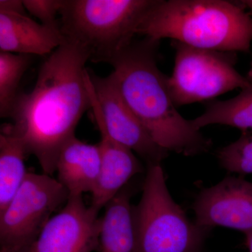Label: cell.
Returning <instances> with one entry per match:
<instances>
[{
  "label": "cell",
  "mask_w": 252,
  "mask_h": 252,
  "mask_svg": "<svg viewBox=\"0 0 252 252\" xmlns=\"http://www.w3.org/2000/svg\"><path fill=\"white\" fill-rule=\"evenodd\" d=\"M26 11V8L21 0H1L0 1V11L27 15Z\"/></svg>",
  "instance_id": "cell-20"
},
{
  "label": "cell",
  "mask_w": 252,
  "mask_h": 252,
  "mask_svg": "<svg viewBox=\"0 0 252 252\" xmlns=\"http://www.w3.org/2000/svg\"><path fill=\"white\" fill-rule=\"evenodd\" d=\"M158 0H63L59 20L64 39L85 48L91 60L107 62L137 35Z\"/></svg>",
  "instance_id": "cell-4"
},
{
  "label": "cell",
  "mask_w": 252,
  "mask_h": 252,
  "mask_svg": "<svg viewBox=\"0 0 252 252\" xmlns=\"http://www.w3.org/2000/svg\"><path fill=\"white\" fill-rule=\"evenodd\" d=\"M160 41L134 39L106 63L126 103L152 139L167 152L185 157L207 153L211 139L196 130L177 111L168 88V77L158 66Z\"/></svg>",
  "instance_id": "cell-2"
},
{
  "label": "cell",
  "mask_w": 252,
  "mask_h": 252,
  "mask_svg": "<svg viewBox=\"0 0 252 252\" xmlns=\"http://www.w3.org/2000/svg\"><path fill=\"white\" fill-rule=\"evenodd\" d=\"M196 130L213 124L252 130V81L240 94L228 100H215L206 106L202 115L190 120Z\"/></svg>",
  "instance_id": "cell-16"
},
{
  "label": "cell",
  "mask_w": 252,
  "mask_h": 252,
  "mask_svg": "<svg viewBox=\"0 0 252 252\" xmlns=\"http://www.w3.org/2000/svg\"><path fill=\"white\" fill-rule=\"evenodd\" d=\"M175 67L168 88L176 107L215 98L251 81L236 70L235 52L199 49L172 41Z\"/></svg>",
  "instance_id": "cell-6"
},
{
  "label": "cell",
  "mask_w": 252,
  "mask_h": 252,
  "mask_svg": "<svg viewBox=\"0 0 252 252\" xmlns=\"http://www.w3.org/2000/svg\"><path fill=\"white\" fill-rule=\"evenodd\" d=\"M85 79L94 120L100 132L101 166L98 182L93 191L90 206L97 212L107 206L132 177L144 171L140 160L133 152L119 143L109 135L104 126L98 102L93 88L90 74L86 71Z\"/></svg>",
  "instance_id": "cell-11"
},
{
  "label": "cell",
  "mask_w": 252,
  "mask_h": 252,
  "mask_svg": "<svg viewBox=\"0 0 252 252\" xmlns=\"http://www.w3.org/2000/svg\"><path fill=\"white\" fill-rule=\"evenodd\" d=\"M90 77L104 126L111 137L137 154L147 167L161 165L169 152L152 139L126 103L114 74L105 77L90 74Z\"/></svg>",
  "instance_id": "cell-8"
},
{
  "label": "cell",
  "mask_w": 252,
  "mask_h": 252,
  "mask_svg": "<svg viewBox=\"0 0 252 252\" xmlns=\"http://www.w3.org/2000/svg\"><path fill=\"white\" fill-rule=\"evenodd\" d=\"M28 12L41 21V24L51 27H60L56 18L62 9L63 0H23Z\"/></svg>",
  "instance_id": "cell-19"
},
{
  "label": "cell",
  "mask_w": 252,
  "mask_h": 252,
  "mask_svg": "<svg viewBox=\"0 0 252 252\" xmlns=\"http://www.w3.org/2000/svg\"><path fill=\"white\" fill-rule=\"evenodd\" d=\"M130 193L123 189L106 206L101 218L99 252H136Z\"/></svg>",
  "instance_id": "cell-14"
},
{
  "label": "cell",
  "mask_w": 252,
  "mask_h": 252,
  "mask_svg": "<svg viewBox=\"0 0 252 252\" xmlns=\"http://www.w3.org/2000/svg\"><path fill=\"white\" fill-rule=\"evenodd\" d=\"M132 217L136 252H202L211 232L189 220L172 198L161 165L147 167Z\"/></svg>",
  "instance_id": "cell-5"
},
{
  "label": "cell",
  "mask_w": 252,
  "mask_h": 252,
  "mask_svg": "<svg viewBox=\"0 0 252 252\" xmlns=\"http://www.w3.org/2000/svg\"><path fill=\"white\" fill-rule=\"evenodd\" d=\"M64 41L60 27L36 22L28 15L0 11V50L16 54L50 55Z\"/></svg>",
  "instance_id": "cell-12"
},
{
  "label": "cell",
  "mask_w": 252,
  "mask_h": 252,
  "mask_svg": "<svg viewBox=\"0 0 252 252\" xmlns=\"http://www.w3.org/2000/svg\"><path fill=\"white\" fill-rule=\"evenodd\" d=\"M28 154L21 141L4 125L0 132V212L14 198L28 172L25 160Z\"/></svg>",
  "instance_id": "cell-15"
},
{
  "label": "cell",
  "mask_w": 252,
  "mask_h": 252,
  "mask_svg": "<svg viewBox=\"0 0 252 252\" xmlns=\"http://www.w3.org/2000/svg\"><path fill=\"white\" fill-rule=\"evenodd\" d=\"M217 157L220 166L238 175L252 174V134L243 132L238 140L219 149Z\"/></svg>",
  "instance_id": "cell-18"
},
{
  "label": "cell",
  "mask_w": 252,
  "mask_h": 252,
  "mask_svg": "<svg viewBox=\"0 0 252 252\" xmlns=\"http://www.w3.org/2000/svg\"><path fill=\"white\" fill-rule=\"evenodd\" d=\"M69 197L57 179L28 172L14 198L0 212V250L29 252L51 215L65 205Z\"/></svg>",
  "instance_id": "cell-7"
},
{
  "label": "cell",
  "mask_w": 252,
  "mask_h": 252,
  "mask_svg": "<svg viewBox=\"0 0 252 252\" xmlns=\"http://www.w3.org/2000/svg\"><path fill=\"white\" fill-rule=\"evenodd\" d=\"M137 35L158 41L170 38L199 49L250 53L252 18L223 0H158Z\"/></svg>",
  "instance_id": "cell-3"
},
{
  "label": "cell",
  "mask_w": 252,
  "mask_h": 252,
  "mask_svg": "<svg viewBox=\"0 0 252 252\" xmlns=\"http://www.w3.org/2000/svg\"><path fill=\"white\" fill-rule=\"evenodd\" d=\"M99 144H90L74 137L63 147L56 172L58 179L69 196H82L95 189L100 173Z\"/></svg>",
  "instance_id": "cell-13"
},
{
  "label": "cell",
  "mask_w": 252,
  "mask_h": 252,
  "mask_svg": "<svg viewBox=\"0 0 252 252\" xmlns=\"http://www.w3.org/2000/svg\"><path fill=\"white\" fill-rule=\"evenodd\" d=\"M31 55L0 52V117H9L20 94V82L31 65Z\"/></svg>",
  "instance_id": "cell-17"
},
{
  "label": "cell",
  "mask_w": 252,
  "mask_h": 252,
  "mask_svg": "<svg viewBox=\"0 0 252 252\" xmlns=\"http://www.w3.org/2000/svg\"><path fill=\"white\" fill-rule=\"evenodd\" d=\"M0 252H11L5 251V250H0Z\"/></svg>",
  "instance_id": "cell-24"
},
{
  "label": "cell",
  "mask_w": 252,
  "mask_h": 252,
  "mask_svg": "<svg viewBox=\"0 0 252 252\" xmlns=\"http://www.w3.org/2000/svg\"><path fill=\"white\" fill-rule=\"evenodd\" d=\"M195 223L211 229L221 226L252 233V182L228 176L217 185L203 189L192 205Z\"/></svg>",
  "instance_id": "cell-9"
},
{
  "label": "cell",
  "mask_w": 252,
  "mask_h": 252,
  "mask_svg": "<svg viewBox=\"0 0 252 252\" xmlns=\"http://www.w3.org/2000/svg\"><path fill=\"white\" fill-rule=\"evenodd\" d=\"M240 2H242V4L245 5L247 7H248L250 11H251L252 14V0H245V1H240Z\"/></svg>",
  "instance_id": "cell-22"
},
{
  "label": "cell",
  "mask_w": 252,
  "mask_h": 252,
  "mask_svg": "<svg viewBox=\"0 0 252 252\" xmlns=\"http://www.w3.org/2000/svg\"><path fill=\"white\" fill-rule=\"evenodd\" d=\"M89 51L64 39L41 64L31 92L20 93L4 124L34 155L43 173L52 175L63 147L75 137V129L91 99L86 85Z\"/></svg>",
  "instance_id": "cell-1"
},
{
  "label": "cell",
  "mask_w": 252,
  "mask_h": 252,
  "mask_svg": "<svg viewBox=\"0 0 252 252\" xmlns=\"http://www.w3.org/2000/svg\"><path fill=\"white\" fill-rule=\"evenodd\" d=\"M245 245L248 248V252H252V233L245 235Z\"/></svg>",
  "instance_id": "cell-21"
},
{
  "label": "cell",
  "mask_w": 252,
  "mask_h": 252,
  "mask_svg": "<svg viewBox=\"0 0 252 252\" xmlns=\"http://www.w3.org/2000/svg\"><path fill=\"white\" fill-rule=\"evenodd\" d=\"M82 196H69L51 217L29 252H92L99 248L101 218Z\"/></svg>",
  "instance_id": "cell-10"
},
{
  "label": "cell",
  "mask_w": 252,
  "mask_h": 252,
  "mask_svg": "<svg viewBox=\"0 0 252 252\" xmlns=\"http://www.w3.org/2000/svg\"><path fill=\"white\" fill-rule=\"evenodd\" d=\"M248 79L250 81H252V64L251 67H250V70H249L248 74Z\"/></svg>",
  "instance_id": "cell-23"
}]
</instances>
